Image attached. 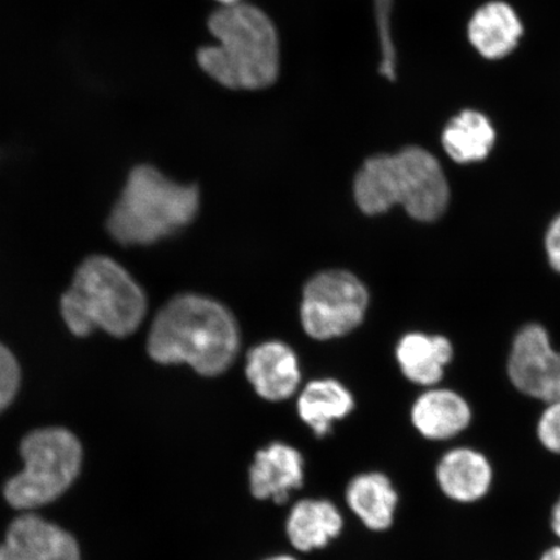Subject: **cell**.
Returning <instances> with one entry per match:
<instances>
[{
  "mask_svg": "<svg viewBox=\"0 0 560 560\" xmlns=\"http://www.w3.org/2000/svg\"><path fill=\"white\" fill-rule=\"evenodd\" d=\"M237 348L240 331L233 315L225 306L198 295L171 300L153 320L147 345L153 361L186 363L206 376L225 373Z\"/></svg>",
  "mask_w": 560,
  "mask_h": 560,
  "instance_id": "obj_1",
  "label": "cell"
},
{
  "mask_svg": "<svg viewBox=\"0 0 560 560\" xmlns=\"http://www.w3.org/2000/svg\"><path fill=\"white\" fill-rule=\"evenodd\" d=\"M208 30L219 42L196 54L199 67L230 90L268 89L280 70L279 37L275 23L248 3L222 5L208 19Z\"/></svg>",
  "mask_w": 560,
  "mask_h": 560,
  "instance_id": "obj_2",
  "label": "cell"
},
{
  "mask_svg": "<svg viewBox=\"0 0 560 560\" xmlns=\"http://www.w3.org/2000/svg\"><path fill=\"white\" fill-rule=\"evenodd\" d=\"M357 205L374 215L400 205L412 219L432 222L444 214L450 182L435 153L410 144L392 155L365 161L354 182Z\"/></svg>",
  "mask_w": 560,
  "mask_h": 560,
  "instance_id": "obj_3",
  "label": "cell"
},
{
  "mask_svg": "<svg viewBox=\"0 0 560 560\" xmlns=\"http://www.w3.org/2000/svg\"><path fill=\"white\" fill-rule=\"evenodd\" d=\"M69 331L86 338L103 330L115 338L135 334L142 324L147 299L129 271L107 256H90L77 269L60 301Z\"/></svg>",
  "mask_w": 560,
  "mask_h": 560,
  "instance_id": "obj_4",
  "label": "cell"
},
{
  "mask_svg": "<svg viewBox=\"0 0 560 560\" xmlns=\"http://www.w3.org/2000/svg\"><path fill=\"white\" fill-rule=\"evenodd\" d=\"M199 209V190L175 184L150 165L129 174L107 220V230L122 245H149L190 223Z\"/></svg>",
  "mask_w": 560,
  "mask_h": 560,
  "instance_id": "obj_5",
  "label": "cell"
},
{
  "mask_svg": "<svg viewBox=\"0 0 560 560\" xmlns=\"http://www.w3.org/2000/svg\"><path fill=\"white\" fill-rule=\"evenodd\" d=\"M24 470L5 482L7 502L32 510L58 500L73 485L82 466V446L74 433L61 427L34 430L21 441Z\"/></svg>",
  "mask_w": 560,
  "mask_h": 560,
  "instance_id": "obj_6",
  "label": "cell"
},
{
  "mask_svg": "<svg viewBox=\"0 0 560 560\" xmlns=\"http://www.w3.org/2000/svg\"><path fill=\"white\" fill-rule=\"evenodd\" d=\"M369 293L348 271L320 272L304 291L301 318L307 335L327 340L346 335L365 317Z\"/></svg>",
  "mask_w": 560,
  "mask_h": 560,
  "instance_id": "obj_7",
  "label": "cell"
},
{
  "mask_svg": "<svg viewBox=\"0 0 560 560\" xmlns=\"http://www.w3.org/2000/svg\"><path fill=\"white\" fill-rule=\"evenodd\" d=\"M511 382L522 394L548 404L560 401V353L538 325L517 334L509 359Z\"/></svg>",
  "mask_w": 560,
  "mask_h": 560,
  "instance_id": "obj_8",
  "label": "cell"
},
{
  "mask_svg": "<svg viewBox=\"0 0 560 560\" xmlns=\"http://www.w3.org/2000/svg\"><path fill=\"white\" fill-rule=\"evenodd\" d=\"M305 481V459L298 447L275 441L258 450L248 470L249 492L258 501L283 505Z\"/></svg>",
  "mask_w": 560,
  "mask_h": 560,
  "instance_id": "obj_9",
  "label": "cell"
},
{
  "mask_svg": "<svg viewBox=\"0 0 560 560\" xmlns=\"http://www.w3.org/2000/svg\"><path fill=\"white\" fill-rule=\"evenodd\" d=\"M525 26L515 7L506 0H487L471 13L466 39L476 55L486 61H502L520 48Z\"/></svg>",
  "mask_w": 560,
  "mask_h": 560,
  "instance_id": "obj_10",
  "label": "cell"
},
{
  "mask_svg": "<svg viewBox=\"0 0 560 560\" xmlns=\"http://www.w3.org/2000/svg\"><path fill=\"white\" fill-rule=\"evenodd\" d=\"M0 560H81L75 538L58 525L27 513L10 524Z\"/></svg>",
  "mask_w": 560,
  "mask_h": 560,
  "instance_id": "obj_11",
  "label": "cell"
},
{
  "mask_svg": "<svg viewBox=\"0 0 560 560\" xmlns=\"http://www.w3.org/2000/svg\"><path fill=\"white\" fill-rule=\"evenodd\" d=\"M345 516L336 503L327 499H301L285 516L287 540L299 552L324 550L341 536Z\"/></svg>",
  "mask_w": 560,
  "mask_h": 560,
  "instance_id": "obj_12",
  "label": "cell"
},
{
  "mask_svg": "<svg viewBox=\"0 0 560 560\" xmlns=\"http://www.w3.org/2000/svg\"><path fill=\"white\" fill-rule=\"evenodd\" d=\"M439 142L454 164L472 165L492 155L499 143V132L485 112L464 108L444 124Z\"/></svg>",
  "mask_w": 560,
  "mask_h": 560,
  "instance_id": "obj_13",
  "label": "cell"
},
{
  "mask_svg": "<svg viewBox=\"0 0 560 560\" xmlns=\"http://www.w3.org/2000/svg\"><path fill=\"white\" fill-rule=\"evenodd\" d=\"M245 374L256 394L271 402L289 400L301 380L295 353L278 341L252 349Z\"/></svg>",
  "mask_w": 560,
  "mask_h": 560,
  "instance_id": "obj_14",
  "label": "cell"
},
{
  "mask_svg": "<svg viewBox=\"0 0 560 560\" xmlns=\"http://www.w3.org/2000/svg\"><path fill=\"white\" fill-rule=\"evenodd\" d=\"M436 480L447 499L474 503L485 499L492 487L493 468L485 454L471 447H455L439 460Z\"/></svg>",
  "mask_w": 560,
  "mask_h": 560,
  "instance_id": "obj_15",
  "label": "cell"
},
{
  "mask_svg": "<svg viewBox=\"0 0 560 560\" xmlns=\"http://www.w3.org/2000/svg\"><path fill=\"white\" fill-rule=\"evenodd\" d=\"M345 500L363 527L381 534L394 525L400 497L387 475L366 471L348 481Z\"/></svg>",
  "mask_w": 560,
  "mask_h": 560,
  "instance_id": "obj_16",
  "label": "cell"
},
{
  "mask_svg": "<svg viewBox=\"0 0 560 560\" xmlns=\"http://www.w3.org/2000/svg\"><path fill=\"white\" fill-rule=\"evenodd\" d=\"M470 405L450 389L425 392L412 405L411 422L427 440L444 441L464 432L471 423Z\"/></svg>",
  "mask_w": 560,
  "mask_h": 560,
  "instance_id": "obj_17",
  "label": "cell"
},
{
  "mask_svg": "<svg viewBox=\"0 0 560 560\" xmlns=\"http://www.w3.org/2000/svg\"><path fill=\"white\" fill-rule=\"evenodd\" d=\"M354 409V398L345 385L332 380L315 381L306 385L298 400V415L315 436L330 435L336 422Z\"/></svg>",
  "mask_w": 560,
  "mask_h": 560,
  "instance_id": "obj_18",
  "label": "cell"
},
{
  "mask_svg": "<svg viewBox=\"0 0 560 560\" xmlns=\"http://www.w3.org/2000/svg\"><path fill=\"white\" fill-rule=\"evenodd\" d=\"M452 357L453 347L444 336L409 334L397 348V360L404 375L420 385L438 384Z\"/></svg>",
  "mask_w": 560,
  "mask_h": 560,
  "instance_id": "obj_19",
  "label": "cell"
},
{
  "mask_svg": "<svg viewBox=\"0 0 560 560\" xmlns=\"http://www.w3.org/2000/svg\"><path fill=\"white\" fill-rule=\"evenodd\" d=\"M395 0H374L377 39H380L381 62L377 72L383 79L395 83L398 79V50L392 33V15Z\"/></svg>",
  "mask_w": 560,
  "mask_h": 560,
  "instance_id": "obj_20",
  "label": "cell"
},
{
  "mask_svg": "<svg viewBox=\"0 0 560 560\" xmlns=\"http://www.w3.org/2000/svg\"><path fill=\"white\" fill-rule=\"evenodd\" d=\"M21 384L16 357L0 342V415L15 400Z\"/></svg>",
  "mask_w": 560,
  "mask_h": 560,
  "instance_id": "obj_21",
  "label": "cell"
},
{
  "mask_svg": "<svg viewBox=\"0 0 560 560\" xmlns=\"http://www.w3.org/2000/svg\"><path fill=\"white\" fill-rule=\"evenodd\" d=\"M537 436L546 451L560 455V401L549 404L542 412Z\"/></svg>",
  "mask_w": 560,
  "mask_h": 560,
  "instance_id": "obj_22",
  "label": "cell"
},
{
  "mask_svg": "<svg viewBox=\"0 0 560 560\" xmlns=\"http://www.w3.org/2000/svg\"><path fill=\"white\" fill-rule=\"evenodd\" d=\"M545 248L552 269L560 272V215L551 222L545 237Z\"/></svg>",
  "mask_w": 560,
  "mask_h": 560,
  "instance_id": "obj_23",
  "label": "cell"
},
{
  "mask_svg": "<svg viewBox=\"0 0 560 560\" xmlns=\"http://www.w3.org/2000/svg\"><path fill=\"white\" fill-rule=\"evenodd\" d=\"M550 524H551L552 532H555V535L560 540V497H559L558 501L556 502V505L552 506Z\"/></svg>",
  "mask_w": 560,
  "mask_h": 560,
  "instance_id": "obj_24",
  "label": "cell"
},
{
  "mask_svg": "<svg viewBox=\"0 0 560 560\" xmlns=\"http://www.w3.org/2000/svg\"><path fill=\"white\" fill-rule=\"evenodd\" d=\"M540 560H560V545L546 550Z\"/></svg>",
  "mask_w": 560,
  "mask_h": 560,
  "instance_id": "obj_25",
  "label": "cell"
},
{
  "mask_svg": "<svg viewBox=\"0 0 560 560\" xmlns=\"http://www.w3.org/2000/svg\"><path fill=\"white\" fill-rule=\"evenodd\" d=\"M262 560H300V559H298L296 557H293L291 555H277V556H271V557L265 558Z\"/></svg>",
  "mask_w": 560,
  "mask_h": 560,
  "instance_id": "obj_26",
  "label": "cell"
},
{
  "mask_svg": "<svg viewBox=\"0 0 560 560\" xmlns=\"http://www.w3.org/2000/svg\"><path fill=\"white\" fill-rule=\"evenodd\" d=\"M217 2H220L222 5H233L241 3L242 0H217Z\"/></svg>",
  "mask_w": 560,
  "mask_h": 560,
  "instance_id": "obj_27",
  "label": "cell"
}]
</instances>
